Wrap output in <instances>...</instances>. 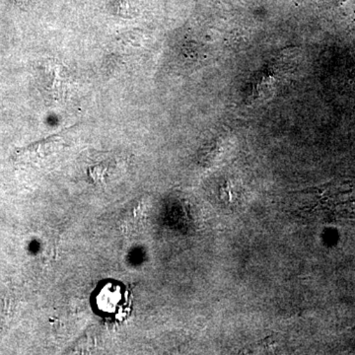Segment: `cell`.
Wrapping results in <instances>:
<instances>
[{"label": "cell", "instance_id": "3", "mask_svg": "<svg viewBox=\"0 0 355 355\" xmlns=\"http://www.w3.org/2000/svg\"><path fill=\"white\" fill-rule=\"evenodd\" d=\"M94 160V163L89 168L88 172L95 179H101L105 177V175L111 174L112 170H114L118 164L116 158L107 154L97 156Z\"/></svg>", "mask_w": 355, "mask_h": 355}, {"label": "cell", "instance_id": "1", "mask_svg": "<svg viewBox=\"0 0 355 355\" xmlns=\"http://www.w3.org/2000/svg\"><path fill=\"white\" fill-rule=\"evenodd\" d=\"M127 302V289L114 280L101 282L92 294L93 309L103 317L118 314Z\"/></svg>", "mask_w": 355, "mask_h": 355}, {"label": "cell", "instance_id": "2", "mask_svg": "<svg viewBox=\"0 0 355 355\" xmlns=\"http://www.w3.org/2000/svg\"><path fill=\"white\" fill-rule=\"evenodd\" d=\"M67 147L64 135H51L48 139L19 149L16 153V160L32 165H46L53 162Z\"/></svg>", "mask_w": 355, "mask_h": 355}, {"label": "cell", "instance_id": "4", "mask_svg": "<svg viewBox=\"0 0 355 355\" xmlns=\"http://www.w3.org/2000/svg\"><path fill=\"white\" fill-rule=\"evenodd\" d=\"M15 1H18V2H27V1H29V0H15Z\"/></svg>", "mask_w": 355, "mask_h": 355}]
</instances>
